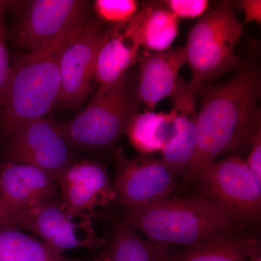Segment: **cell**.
<instances>
[{
  "label": "cell",
  "instance_id": "cell-19",
  "mask_svg": "<svg viewBox=\"0 0 261 261\" xmlns=\"http://www.w3.org/2000/svg\"><path fill=\"white\" fill-rule=\"evenodd\" d=\"M140 11L139 37L143 51L161 53L171 49L179 33V20L161 3L144 4Z\"/></svg>",
  "mask_w": 261,
  "mask_h": 261
},
{
  "label": "cell",
  "instance_id": "cell-13",
  "mask_svg": "<svg viewBox=\"0 0 261 261\" xmlns=\"http://www.w3.org/2000/svg\"><path fill=\"white\" fill-rule=\"evenodd\" d=\"M199 87L190 81L180 79L173 95L174 135L160 152L161 160L176 176H185L195 155Z\"/></svg>",
  "mask_w": 261,
  "mask_h": 261
},
{
  "label": "cell",
  "instance_id": "cell-23",
  "mask_svg": "<svg viewBox=\"0 0 261 261\" xmlns=\"http://www.w3.org/2000/svg\"><path fill=\"white\" fill-rule=\"evenodd\" d=\"M161 4L180 20L203 16L208 8L209 2L207 0H168Z\"/></svg>",
  "mask_w": 261,
  "mask_h": 261
},
{
  "label": "cell",
  "instance_id": "cell-6",
  "mask_svg": "<svg viewBox=\"0 0 261 261\" xmlns=\"http://www.w3.org/2000/svg\"><path fill=\"white\" fill-rule=\"evenodd\" d=\"M13 226L31 231L60 252L97 248L106 242L98 235L91 213L70 210L57 199L15 213Z\"/></svg>",
  "mask_w": 261,
  "mask_h": 261
},
{
  "label": "cell",
  "instance_id": "cell-22",
  "mask_svg": "<svg viewBox=\"0 0 261 261\" xmlns=\"http://www.w3.org/2000/svg\"><path fill=\"white\" fill-rule=\"evenodd\" d=\"M94 9L101 20L116 25L130 20L140 7L135 0H97Z\"/></svg>",
  "mask_w": 261,
  "mask_h": 261
},
{
  "label": "cell",
  "instance_id": "cell-27",
  "mask_svg": "<svg viewBox=\"0 0 261 261\" xmlns=\"http://www.w3.org/2000/svg\"><path fill=\"white\" fill-rule=\"evenodd\" d=\"M245 252L247 261H261V248L258 240L255 238L245 239Z\"/></svg>",
  "mask_w": 261,
  "mask_h": 261
},
{
  "label": "cell",
  "instance_id": "cell-20",
  "mask_svg": "<svg viewBox=\"0 0 261 261\" xmlns=\"http://www.w3.org/2000/svg\"><path fill=\"white\" fill-rule=\"evenodd\" d=\"M0 261H80L12 226H0Z\"/></svg>",
  "mask_w": 261,
  "mask_h": 261
},
{
  "label": "cell",
  "instance_id": "cell-9",
  "mask_svg": "<svg viewBox=\"0 0 261 261\" xmlns=\"http://www.w3.org/2000/svg\"><path fill=\"white\" fill-rule=\"evenodd\" d=\"M113 190L116 201L127 210L142 208L171 197L176 176L162 160L138 154L128 158L118 149Z\"/></svg>",
  "mask_w": 261,
  "mask_h": 261
},
{
  "label": "cell",
  "instance_id": "cell-3",
  "mask_svg": "<svg viewBox=\"0 0 261 261\" xmlns=\"http://www.w3.org/2000/svg\"><path fill=\"white\" fill-rule=\"evenodd\" d=\"M73 29L44 47L27 51L10 65L0 100V135L8 138L20 125L44 118L58 106L61 97L59 57Z\"/></svg>",
  "mask_w": 261,
  "mask_h": 261
},
{
  "label": "cell",
  "instance_id": "cell-28",
  "mask_svg": "<svg viewBox=\"0 0 261 261\" xmlns=\"http://www.w3.org/2000/svg\"><path fill=\"white\" fill-rule=\"evenodd\" d=\"M15 214L7 211L6 209L0 205V226H14L13 224H14Z\"/></svg>",
  "mask_w": 261,
  "mask_h": 261
},
{
  "label": "cell",
  "instance_id": "cell-2",
  "mask_svg": "<svg viewBox=\"0 0 261 261\" xmlns=\"http://www.w3.org/2000/svg\"><path fill=\"white\" fill-rule=\"evenodd\" d=\"M123 221L150 241L185 247L234 234L248 222L227 207L199 195L170 197L147 207L128 210Z\"/></svg>",
  "mask_w": 261,
  "mask_h": 261
},
{
  "label": "cell",
  "instance_id": "cell-16",
  "mask_svg": "<svg viewBox=\"0 0 261 261\" xmlns=\"http://www.w3.org/2000/svg\"><path fill=\"white\" fill-rule=\"evenodd\" d=\"M136 94L139 102L154 109L165 98L173 96L180 70L186 63L183 47L161 53L141 51Z\"/></svg>",
  "mask_w": 261,
  "mask_h": 261
},
{
  "label": "cell",
  "instance_id": "cell-4",
  "mask_svg": "<svg viewBox=\"0 0 261 261\" xmlns=\"http://www.w3.org/2000/svg\"><path fill=\"white\" fill-rule=\"evenodd\" d=\"M139 103L126 75L111 85L99 86L82 112L58 125L70 146L87 150L110 148L124 135Z\"/></svg>",
  "mask_w": 261,
  "mask_h": 261
},
{
  "label": "cell",
  "instance_id": "cell-1",
  "mask_svg": "<svg viewBox=\"0 0 261 261\" xmlns=\"http://www.w3.org/2000/svg\"><path fill=\"white\" fill-rule=\"evenodd\" d=\"M257 67H242L231 80L199 87L197 149L185 178L196 181L202 170L221 154L250 146L260 128L258 99L261 90Z\"/></svg>",
  "mask_w": 261,
  "mask_h": 261
},
{
  "label": "cell",
  "instance_id": "cell-14",
  "mask_svg": "<svg viewBox=\"0 0 261 261\" xmlns=\"http://www.w3.org/2000/svg\"><path fill=\"white\" fill-rule=\"evenodd\" d=\"M58 185L40 168L8 161L0 168V205L20 212L56 199Z\"/></svg>",
  "mask_w": 261,
  "mask_h": 261
},
{
  "label": "cell",
  "instance_id": "cell-21",
  "mask_svg": "<svg viewBox=\"0 0 261 261\" xmlns=\"http://www.w3.org/2000/svg\"><path fill=\"white\" fill-rule=\"evenodd\" d=\"M170 261H247L245 239L234 234L211 239L171 254Z\"/></svg>",
  "mask_w": 261,
  "mask_h": 261
},
{
  "label": "cell",
  "instance_id": "cell-26",
  "mask_svg": "<svg viewBox=\"0 0 261 261\" xmlns=\"http://www.w3.org/2000/svg\"><path fill=\"white\" fill-rule=\"evenodd\" d=\"M239 8L245 15V23H261V1L260 0H242L238 2Z\"/></svg>",
  "mask_w": 261,
  "mask_h": 261
},
{
  "label": "cell",
  "instance_id": "cell-8",
  "mask_svg": "<svg viewBox=\"0 0 261 261\" xmlns=\"http://www.w3.org/2000/svg\"><path fill=\"white\" fill-rule=\"evenodd\" d=\"M104 33L99 23L87 18L68 34L59 57L61 97L58 106L75 109L92 92L96 58Z\"/></svg>",
  "mask_w": 261,
  "mask_h": 261
},
{
  "label": "cell",
  "instance_id": "cell-7",
  "mask_svg": "<svg viewBox=\"0 0 261 261\" xmlns=\"http://www.w3.org/2000/svg\"><path fill=\"white\" fill-rule=\"evenodd\" d=\"M199 195L236 213L247 221L260 219L261 179L245 160L228 156L206 166L196 180Z\"/></svg>",
  "mask_w": 261,
  "mask_h": 261
},
{
  "label": "cell",
  "instance_id": "cell-15",
  "mask_svg": "<svg viewBox=\"0 0 261 261\" xmlns=\"http://www.w3.org/2000/svg\"><path fill=\"white\" fill-rule=\"evenodd\" d=\"M140 8L130 20L116 24L104 33L95 63V82L99 86L116 83L127 75L139 59L141 44L139 25Z\"/></svg>",
  "mask_w": 261,
  "mask_h": 261
},
{
  "label": "cell",
  "instance_id": "cell-25",
  "mask_svg": "<svg viewBox=\"0 0 261 261\" xmlns=\"http://www.w3.org/2000/svg\"><path fill=\"white\" fill-rule=\"evenodd\" d=\"M250 149L245 160L252 172L261 179V129L257 130L250 141Z\"/></svg>",
  "mask_w": 261,
  "mask_h": 261
},
{
  "label": "cell",
  "instance_id": "cell-12",
  "mask_svg": "<svg viewBox=\"0 0 261 261\" xmlns=\"http://www.w3.org/2000/svg\"><path fill=\"white\" fill-rule=\"evenodd\" d=\"M56 181L62 202L75 212L91 213L116 199L107 170L97 161L85 159L72 162Z\"/></svg>",
  "mask_w": 261,
  "mask_h": 261
},
{
  "label": "cell",
  "instance_id": "cell-24",
  "mask_svg": "<svg viewBox=\"0 0 261 261\" xmlns=\"http://www.w3.org/2000/svg\"><path fill=\"white\" fill-rule=\"evenodd\" d=\"M10 2L0 0V100L4 93L9 77L10 65L7 48V30L5 13Z\"/></svg>",
  "mask_w": 261,
  "mask_h": 261
},
{
  "label": "cell",
  "instance_id": "cell-18",
  "mask_svg": "<svg viewBox=\"0 0 261 261\" xmlns=\"http://www.w3.org/2000/svg\"><path fill=\"white\" fill-rule=\"evenodd\" d=\"M169 245L142 238L124 221L114 224L110 261H170Z\"/></svg>",
  "mask_w": 261,
  "mask_h": 261
},
{
  "label": "cell",
  "instance_id": "cell-17",
  "mask_svg": "<svg viewBox=\"0 0 261 261\" xmlns=\"http://www.w3.org/2000/svg\"><path fill=\"white\" fill-rule=\"evenodd\" d=\"M175 132L174 116L169 113L145 111L130 118L126 132L139 154L152 155L161 152Z\"/></svg>",
  "mask_w": 261,
  "mask_h": 261
},
{
  "label": "cell",
  "instance_id": "cell-5",
  "mask_svg": "<svg viewBox=\"0 0 261 261\" xmlns=\"http://www.w3.org/2000/svg\"><path fill=\"white\" fill-rule=\"evenodd\" d=\"M242 32L231 2H223L201 17L183 47L192 70L190 81L200 86L237 68L240 61L236 46Z\"/></svg>",
  "mask_w": 261,
  "mask_h": 261
},
{
  "label": "cell",
  "instance_id": "cell-29",
  "mask_svg": "<svg viewBox=\"0 0 261 261\" xmlns=\"http://www.w3.org/2000/svg\"><path fill=\"white\" fill-rule=\"evenodd\" d=\"M94 261H110L109 257H108V255L106 256H104L102 257V258L97 259V260Z\"/></svg>",
  "mask_w": 261,
  "mask_h": 261
},
{
  "label": "cell",
  "instance_id": "cell-10",
  "mask_svg": "<svg viewBox=\"0 0 261 261\" xmlns=\"http://www.w3.org/2000/svg\"><path fill=\"white\" fill-rule=\"evenodd\" d=\"M8 139V161L35 166L56 180L73 162L71 146L59 125L45 117L25 122Z\"/></svg>",
  "mask_w": 261,
  "mask_h": 261
},
{
  "label": "cell",
  "instance_id": "cell-11",
  "mask_svg": "<svg viewBox=\"0 0 261 261\" xmlns=\"http://www.w3.org/2000/svg\"><path fill=\"white\" fill-rule=\"evenodd\" d=\"M87 5L80 0L28 2L13 27L15 44L27 51L44 47L83 22Z\"/></svg>",
  "mask_w": 261,
  "mask_h": 261
}]
</instances>
